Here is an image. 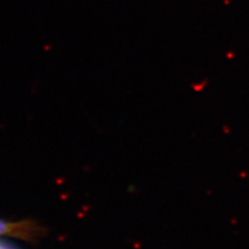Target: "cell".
I'll return each mask as SVG.
<instances>
[{
	"label": "cell",
	"instance_id": "7a4b0ae2",
	"mask_svg": "<svg viewBox=\"0 0 249 249\" xmlns=\"http://www.w3.org/2000/svg\"><path fill=\"white\" fill-rule=\"evenodd\" d=\"M0 249H10V248L4 246V245H2V244H0Z\"/></svg>",
	"mask_w": 249,
	"mask_h": 249
},
{
	"label": "cell",
	"instance_id": "6da1fadb",
	"mask_svg": "<svg viewBox=\"0 0 249 249\" xmlns=\"http://www.w3.org/2000/svg\"><path fill=\"white\" fill-rule=\"evenodd\" d=\"M34 230L30 224L25 222H4L0 221V235H10L15 237L27 238Z\"/></svg>",
	"mask_w": 249,
	"mask_h": 249
}]
</instances>
